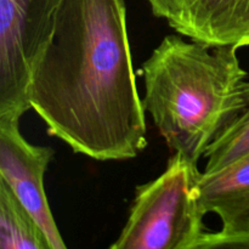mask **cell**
Masks as SVG:
<instances>
[{"label": "cell", "instance_id": "cell-1", "mask_svg": "<svg viewBox=\"0 0 249 249\" xmlns=\"http://www.w3.org/2000/svg\"><path fill=\"white\" fill-rule=\"evenodd\" d=\"M31 109L50 136L99 162L138 157L147 124L136 84L125 0H60L31 70Z\"/></svg>", "mask_w": 249, "mask_h": 249}, {"label": "cell", "instance_id": "cell-2", "mask_svg": "<svg viewBox=\"0 0 249 249\" xmlns=\"http://www.w3.org/2000/svg\"><path fill=\"white\" fill-rule=\"evenodd\" d=\"M238 49L172 34L141 65L143 108L172 153L199 163L247 108L248 73Z\"/></svg>", "mask_w": 249, "mask_h": 249}, {"label": "cell", "instance_id": "cell-3", "mask_svg": "<svg viewBox=\"0 0 249 249\" xmlns=\"http://www.w3.org/2000/svg\"><path fill=\"white\" fill-rule=\"evenodd\" d=\"M198 163L173 153L164 172L139 185L125 225L111 249H195L207 230Z\"/></svg>", "mask_w": 249, "mask_h": 249}, {"label": "cell", "instance_id": "cell-4", "mask_svg": "<svg viewBox=\"0 0 249 249\" xmlns=\"http://www.w3.org/2000/svg\"><path fill=\"white\" fill-rule=\"evenodd\" d=\"M21 119H0V179L32 214L51 249H66L44 187V177L55 151L29 142L19 129Z\"/></svg>", "mask_w": 249, "mask_h": 249}, {"label": "cell", "instance_id": "cell-5", "mask_svg": "<svg viewBox=\"0 0 249 249\" xmlns=\"http://www.w3.org/2000/svg\"><path fill=\"white\" fill-rule=\"evenodd\" d=\"M156 17L212 48L249 46V0H147Z\"/></svg>", "mask_w": 249, "mask_h": 249}, {"label": "cell", "instance_id": "cell-6", "mask_svg": "<svg viewBox=\"0 0 249 249\" xmlns=\"http://www.w3.org/2000/svg\"><path fill=\"white\" fill-rule=\"evenodd\" d=\"M60 0H0V67L22 75L48 44Z\"/></svg>", "mask_w": 249, "mask_h": 249}, {"label": "cell", "instance_id": "cell-7", "mask_svg": "<svg viewBox=\"0 0 249 249\" xmlns=\"http://www.w3.org/2000/svg\"><path fill=\"white\" fill-rule=\"evenodd\" d=\"M199 199L206 214H215L221 228L249 224V153L215 173L202 172Z\"/></svg>", "mask_w": 249, "mask_h": 249}, {"label": "cell", "instance_id": "cell-8", "mask_svg": "<svg viewBox=\"0 0 249 249\" xmlns=\"http://www.w3.org/2000/svg\"><path fill=\"white\" fill-rule=\"evenodd\" d=\"M0 248L51 249L45 233L12 190L0 179Z\"/></svg>", "mask_w": 249, "mask_h": 249}, {"label": "cell", "instance_id": "cell-9", "mask_svg": "<svg viewBox=\"0 0 249 249\" xmlns=\"http://www.w3.org/2000/svg\"><path fill=\"white\" fill-rule=\"evenodd\" d=\"M249 95V80H248ZM249 153V102L245 111L220 136L204 155L206 174L215 173Z\"/></svg>", "mask_w": 249, "mask_h": 249}, {"label": "cell", "instance_id": "cell-10", "mask_svg": "<svg viewBox=\"0 0 249 249\" xmlns=\"http://www.w3.org/2000/svg\"><path fill=\"white\" fill-rule=\"evenodd\" d=\"M233 248L249 249V224L237 228H221L219 231H204L195 249Z\"/></svg>", "mask_w": 249, "mask_h": 249}]
</instances>
